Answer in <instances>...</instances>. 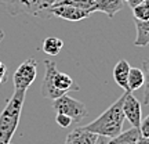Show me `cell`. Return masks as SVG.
Listing matches in <instances>:
<instances>
[{
	"instance_id": "obj_1",
	"label": "cell",
	"mask_w": 149,
	"mask_h": 144,
	"mask_svg": "<svg viewBox=\"0 0 149 144\" xmlns=\"http://www.w3.org/2000/svg\"><path fill=\"white\" fill-rule=\"evenodd\" d=\"M126 97V91L122 94V97L116 100L108 108L105 112H102L95 121H93L88 125L81 126L83 129L88 130L91 133H95L97 136H104V137H115L119 134L123 129V123H124V114H123V101Z\"/></svg>"
},
{
	"instance_id": "obj_2",
	"label": "cell",
	"mask_w": 149,
	"mask_h": 144,
	"mask_svg": "<svg viewBox=\"0 0 149 144\" xmlns=\"http://www.w3.org/2000/svg\"><path fill=\"white\" fill-rule=\"evenodd\" d=\"M44 67H46V74L40 87V93L44 98L55 100L66 94L68 91L80 90V87L74 83L69 75L57 70V64L54 61L44 60Z\"/></svg>"
},
{
	"instance_id": "obj_3",
	"label": "cell",
	"mask_w": 149,
	"mask_h": 144,
	"mask_svg": "<svg viewBox=\"0 0 149 144\" xmlns=\"http://www.w3.org/2000/svg\"><path fill=\"white\" fill-rule=\"evenodd\" d=\"M25 96H26V91L15 90L0 114V144L11 143V139L19 123Z\"/></svg>"
},
{
	"instance_id": "obj_4",
	"label": "cell",
	"mask_w": 149,
	"mask_h": 144,
	"mask_svg": "<svg viewBox=\"0 0 149 144\" xmlns=\"http://www.w3.org/2000/svg\"><path fill=\"white\" fill-rule=\"evenodd\" d=\"M53 110L57 114L68 115L72 119V122L76 123H80L88 114L84 103L70 97L69 94H64V96L53 100Z\"/></svg>"
},
{
	"instance_id": "obj_5",
	"label": "cell",
	"mask_w": 149,
	"mask_h": 144,
	"mask_svg": "<svg viewBox=\"0 0 149 144\" xmlns=\"http://www.w3.org/2000/svg\"><path fill=\"white\" fill-rule=\"evenodd\" d=\"M37 75V61L33 58H28L15 70L13 75V83L15 90L26 91L29 86L33 83Z\"/></svg>"
},
{
	"instance_id": "obj_6",
	"label": "cell",
	"mask_w": 149,
	"mask_h": 144,
	"mask_svg": "<svg viewBox=\"0 0 149 144\" xmlns=\"http://www.w3.org/2000/svg\"><path fill=\"white\" fill-rule=\"evenodd\" d=\"M0 7H3L7 14L10 15H19V14H29L37 17L36 0H0Z\"/></svg>"
},
{
	"instance_id": "obj_7",
	"label": "cell",
	"mask_w": 149,
	"mask_h": 144,
	"mask_svg": "<svg viewBox=\"0 0 149 144\" xmlns=\"http://www.w3.org/2000/svg\"><path fill=\"white\" fill-rule=\"evenodd\" d=\"M50 14L51 17H58L62 18L65 21L70 22H79L81 20H86L93 14L88 10H83V8H77L73 6H66V4H58V6H51L50 7Z\"/></svg>"
},
{
	"instance_id": "obj_8",
	"label": "cell",
	"mask_w": 149,
	"mask_h": 144,
	"mask_svg": "<svg viewBox=\"0 0 149 144\" xmlns=\"http://www.w3.org/2000/svg\"><path fill=\"white\" fill-rule=\"evenodd\" d=\"M123 114L124 118L128 119L133 128H139V123L142 121V108L141 103L137 97H134L130 91H126V97L123 101Z\"/></svg>"
},
{
	"instance_id": "obj_9",
	"label": "cell",
	"mask_w": 149,
	"mask_h": 144,
	"mask_svg": "<svg viewBox=\"0 0 149 144\" xmlns=\"http://www.w3.org/2000/svg\"><path fill=\"white\" fill-rule=\"evenodd\" d=\"M95 133H91L88 130L83 129L81 126L73 129L65 140V144H95L97 141Z\"/></svg>"
},
{
	"instance_id": "obj_10",
	"label": "cell",
	"mask_w": 149,
	"mask_h": 144,
	"mask_svg": "<svg viewBox=\"0 0 149 144\" xmlns=\"http://www.w3.org/2000/svg\"><path fill=\"white\" fill-rule=\"evenodd\" d=\"M124 0H94L93 11H101L109 18H113L123 8Z\"/></svg>"
},
{
	"instance_id": "obj_11",
	"label": "cell",
	"mask_w": 149,
	"mask_h": 144,
	"mask_svg": "<svg viewBox=\"0 0 149 144\" xmlns=\"http://www.w3.org/2000/svg\"><path fill=\"white\" fill-rule=\"evenodd\" d=\"M130 64H128L126 60H120L115 68H113V79L117 85L122 87L124 91H128V86H127V79H128V72H130Z\"/></svg>"
},
{
	"instance_id": "obj_12",
	"label": "cell",
	"mask_w": 149,
	"mask_h": 144,
	"mask_svg": "<svg viewBox=\"0 0 149 144\" xmlns=\"http://www.w3.org/2000/svg\"><path fill=\"white\" fill-rule=\"evenodd\" d=\"M139 129L138 128H130L128 130L120 132L115 137L108 139V144H135L139 139Z\"/></svg>"
},
{
	"instance_id": "obj_13",
	"label": "cell",
	"mask_w": 149,
	"mask_h": 144,
	"mask_svg": "<svg viewBox=\"0 0 149 144\" xmlns=\"http://www.w3.org/2000/svg\"><path fill=\"white\" fill-rule=\"evenodd\" d=\"M135 29H137V37L134 40V44L137 47H145L149 44V20L146 21H138L134 20Z\"/></svg>"
},
{
	"instance_id": "obj_14",
	"label": "cell",
	"mask_w": 149,
	"mask_h": 144,
	"mask_svg": "<svg viewBox=\"0 0 149 144\" xmlns=\"http://www.w3.org/2000/svg\"><path fill=\"white\" fill-rule=\"evenodd\" d=\"M144 72L141 68L137 67H131L130 72H128V79H127V86H128V91L133 93V91L138 90L144 86Z\"/></svg>"
},
{
	"instance_id": "obj_15",
	"label": "cell",
	"mask_w": 149,
	"mask_h": 144,
	"mask_svg": "<svg viewBox=\"0 0 149 144\" xmlns=\"http://www.w3.org/2000/svg\"><path fill=\"white\" fill-rule=\"evenodd\" d=\"M62 47H64V42H62L59 37L50 36V37H46V39H44L42 50L47 54V55H58V53L62 50Z\"/></svg>"
},
{
	"instance_id": "obj_16",
	"label": "cell",
	"mask_w": 149,
	"mask_h": 144,
	"mask_svg": "<svg viewBox=\"0 0 149 144\" xmlns=\"http://www.w3.org/2000/svg\"><path fill=\"white\" fill-rule=\"evenodd\" d=\"M133 15L134 20H138V21L149 20V3L142 1V3L137 4L135 7H133Z\"/></svg>"
},
{
	"instance_id": "obj_17",
	"label": "cell",
	"mask_w": 149,
	"mask_h": 144,
	"mask_svg": "<svg viewBox=\"0 0 149 144\" xmlns=\"http://www.w3.org/2000/svg\"><path fill=\"white\" fill-rule=\"evenodd\" d=\"M142 72H144V103L145 105H148L149 104V60H145L144 63H142Z\"/></svg>"
},
{
	"instance_id": "obj_18",
	"label": "cell",
	"mask_w": 149,
	"mask_h": 144,
	"mask_svg": "<svg viewBox=\"0 0 149 144\" xmlns=\"http://www.w3.org/2000/svg\"><path fill=\"white\" fill-rule=\"evenodd\" d=\"M55 122L58 123L61 128H69L70 125H72V119H70L68 115H65V114H57V117H55Z\"/></svg>"
},
{
	"instance_id": "obj_19",
	"label": "cell",
	"mask_w": 149,
	"mask_h": 144,
	"mask_svg": "<svg viewBox=\"0 0 149 144\" xmlns=\"http://www.w3.org/2000/svg\"><path fill=\"white\" fill-rule=\"evenodd\" d=\"M138 129H139V133H141L142 137H148L149 139V115L145 118V119L141 121Z\"/></svg>"
},
{
	"instance_id": "obj_20",
	"label": "cell",
	"mask_w": 149,
	"mask_h": 144,
	"mask_svg": "<svg viewBox=\"0 0 149 144\" xmlns=\"http://www.w3.org/2000/svg\"><path fill=\"white\" fill-rule=\"evenodd\" d=\"M7 79V65L0 61V85L4 83Z\"/></svg>"
},
{
	"instance_id": "obj_21",
	"label": "cell",
	"mask_w": 149,
	"mask_h": 144,
	"mask_svg": "<svg viewBox=\"0 0 149 144\" xmlns=\"http://www.w3.org/2000/svg\"><path fill=\"white\" fill-rule=\"evenodd\" d=\"M124 1H126V3H127V4L130 6L131 8H133V7H135L137 4H139V3H142L144 0H124Z\"/></svg>"
},
{
	"instance_id": "obj_22",
	"label": "cell",
	"mask_w": 149,
	"mask_h": 144,
	"mask_svg": "<svg viewBox=\"0 0 149 144\" xmlns=\"http://www.w3.org/2000/svg\"><path fill=\"white\" fill-rule=\"evenodd\" d=\"M95 144H108V137H104V136H98V137H97Z\"/></svg>"
},
{
	"instance_id": "obj_23",
	"label": "cell",
	"mask_w": 149,
	"mask_h": 144,
	"mask_svg": "<svg viewBox=\"0 0 149 144\" xmlns=\"http://www.w3.org/2000/svg\"><path fill=\"white\" fill-rule=\"evenodd\" d=\"M135 144H149V139L148 137H142V136H139V139L137 140V143Z\"/></svg>"
},
{
	"instance_id": "obj_24",
	"label": "cell",
	"mask_w": 149,
	"mask_h": 144,
	"mask_svg": "<svg viewBox=\"0 0 149 144\" xmlns=\"http://www.w3.org/2000/svg\"><path fill=\"white\" fill-rule=\"evenodd\" d=\"M3 39H4V32L0 29V43H1V40H3Z\"/></svg>"
},
{
	"instance_id": "obj_25",
	"label": "cell",
	"mask_w": 149,
	"mask_h": 144,
	"mask_svg": "<svg viewBox=\"0 0 149 144\" xmlns=\"http://www.w3.org/2000/svg\"><path fill=\"white\" fill-rule=\"evenodd\" d=\"M144 1H146V3H149V0H144Z\"/></svg>"
},
{
	"instance_id": "obj_26",
	"label": "cell",
	"mask_w": 149,
	"mask_h": 144,
	"mask_svg": "<svg viewBox=\"0 0 149 144\" xmlns=\"http://www.w3.org/2000/svg\"><path fill=\"white\" fill-rule=\"evenodd\" d=\"M10 144H11V143H10Z\"/></svg>"
}]
</instances>
